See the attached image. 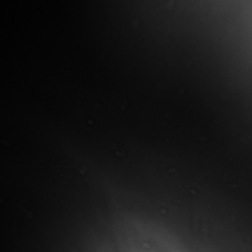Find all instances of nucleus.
Wrapping results in <instances>:
<instances>
[]
</instances>
